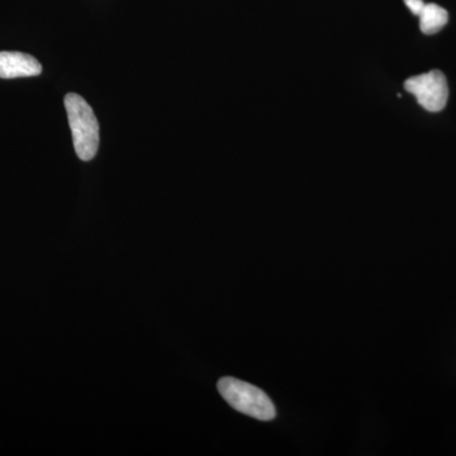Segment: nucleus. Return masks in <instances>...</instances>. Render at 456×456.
<instances>
[{
    "mask_svg": "<svg viewBox=\"0 0 456 456\" xmlns=\"http://www.w3.org/2000/svg\"><path fill=\"white\" fill-rule=\"evenodd\" d=\"M64 103L77 158L83 161L93 160L99 147L97 117L86 99L75 93L66 94Z\"/></svg>",
    "mask_w": 456,
    "mask_h": 456,
    "instance_id": "obj_1",
    "label": "nucleus"
},
{
    "mask_svg": "<svg viewBox=\"0 0 456 456\" xmlns=\"http://www.w3.org/2000/svg\"><path fill=\"white\" fill-rule=\"evenodd\" d=\"M217 387L224 401L244 415L254 417L260 421H270L277 416L272 399L253 384L227 377L222 378Z\"/></svg>",
    "mask_w": 456,
    "mask_h": 456,
    "instance_id": "obj_2",
    "label": "nucleus"
},
{
    "mask_svg": "<svg viewBox=\"0 0 456 456\" xmlns=\"http://www.w3.org/2000/svg\"><path fill=\"white\" fill-rule=\"evenodd\" d=\"M404 89L415 95L419 106L428 112H440L448 103V80L440 70L410 77L404 83Z\"/></svg>",
    "mask_w": 456,
    "mask_h": 456,
    "instance_id": "obj_3",
    "label": "nucleus"
},
{
    "mask_svg": "<svg viewBox=\"0 0 456 456\" xmlns=\"http://www.w3.org/2000/svg\"><path fill=\"white\" fill-rule=\"evenodd\" d=\"M42 73V66L37 59L23 53H0V77L16 79V77H37Z\"/></svg>",
    "mask_w": 456,
    "mask_h": 456,
    "instance_id": "obj_4",
    "label": "nucleus"
},
{
    "mask_svg": "<svg viewBox=\"0 0 456 456\" xmlns=\"http://www.w3.org/2000/svg\"><path fill=\"white\" fill-rule=\"evenodd\" d=\"M419 17V28L425 35H434V33L439 32L449 20L448 11L440 7V5L434 4V3L425 4Z\"/></svg>",
    "mask_w": 456,
    "mask_h": 456,
    "instance_id": "obj_5",
    "label": "nucleus"
},
{
    "mask_svg": "<svg viewBox=\"0 0 456 456\" xmlns=\"http://www.w3.org/2000/svg\"><path fill=\"white\" fill-rule=\"evenodd\" d=\"M410 11L412 12L415 16L421 14L422 9L425 7L424 0H404Z\"/></svg>",
    "mask_w": 456,
    "mask_h": 456,
    "instance_id": "obj_6",
    "label": "nucleus"
}]
</instances>
